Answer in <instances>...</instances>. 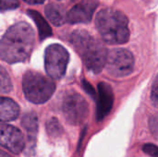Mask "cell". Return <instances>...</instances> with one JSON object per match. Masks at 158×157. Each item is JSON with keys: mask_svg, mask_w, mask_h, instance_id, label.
<instances>
[{"mask_svg": "<svg viewBox=\"0 0 158 157\" xmlns=\"http://www.w3.org/2000/svg\"><path fill=\"white\" fill-rule=\"evenodd\" d=\"M35 34L26 22L12 25L0 40V57L8 64L23 62L31 56Z\"/></svg>", "mask_w": 158, "mask_h": 157, "instance_id": "6da1fadb", "label": "cell"}, {"mask_svg": "<svg viewBox=\"0 0 158 157\" xmlns=\"http://www.w3.org/2000/svg\"><path fill=\"white\" fill-rule=\"evenodd\" d=\"M70 43L89 71L95 74L102 71L106 64L107 50L99 40L86 31L78 30L71 33Z\"/></svg>", "mask_w": 158, "mask_h": 157, "instance_id": "7a4b0ae2", "label": "cell"}, {"mask_svg": "<svg viewBox=\"0 0 158 157\" xmlns=\"http://www.w3.org/2000/svg\"><path fill=\"white\" fill-rule=\"evenodd\" d=\"M95 26L105 42L111 44H122L130 39L129 20L120 11L105 8L95 18Z\"/></svg>", "mask_w": 158, "mask_h": 157, "instance_id": "3957f363", "label": "cell"}, {"mask_svg": "<svg viewBox=\"0 0 158 157\" xmlns=\"http://www.w3.org/2000/svg\"><path fill=\"white\" fill-rule=\"evenodd\" d=\"M22 88L27 100L33 104H44L53 95L56 84L47 77L29 70L23 76Z\"/></svg>", "mask_w": 158, "mask_h": 157, "instance_id": "277c9868", "label": "cell"}, {"mask_svg": "<svg viewBox=\"0 0 158 157\" xmlns=\"http://www.w3.org/2000/svg\"><path fill=\"white\" fill-rule=\"evenodd\" d=\"M69 55L60 44L49 45L44 53V68L47 75L53 80H60L66 73Z\"/></svg>", "mask_w": 158, "mask_h": 157, "instance_id": "5b68a950", "label": "cell"}, {"mask_svg": "<svg viewBox=\"0 0 158 157\" xmlns=\"http://www.w3.org/2000/svg\"><path fill=\"white\" fill-rule=\"evenodd\" d=\"M62 112L66 120L71 125L83 123L89 114L87 101L78 93H69L62 103Z\"/></svg>", "mask_w": 158, "mask_h": 157, "instance_id": "8992f818", "label": "cell"}, {"mask_svg": "<svg viewBox=\"0 0 158 157\" xmlns=\"http://www.w3.org/2000/svg\"><path fill=\"white\" fill-rule=\"evenodd\" d=\"M105 66L111 76L125 77L133 71L134 57L127 49L115 48L107 53Z\"/></svg>", "mask_w": 158, "mask_h": 157, "instance_id": "52a82bcc", "label": "cell"}, {"mask_svg": "<svg viewBox=\"0 0 158 157\" xmlns=\"http://www.w3.org/2000/svg\"><path fill=\"white\" fill-rule=\"evenodd\" d=\"M0 145L13 154H20L25 148V139L17 128L0 123Z\"/></svg>", "mask_w": 158, "mask_h": 157, "instance_id": "ba28073f", "label": "cell"}, {"mask_svg": "<svg viewBox=\"0 0 158 157\" xmlns=\"http://www.w3.org/2000/svg\"><path fill=\"white\" fill-rule=\"evenodd\" d=\"M97 6L96 0H83L69 11L66 15V21L70 24L89 23Z\"/></svg>", "mask_w": 158, "mask_h": 157, "instance_id": "9c48e42d", "label": "cell"}, {"mask_svg": "<svg viewBox=\"0 0 158 157\" xmlns=\"http://www.w3.org/2000/svg\"><path fill=\"white\" fill-rule=\"evenodd\" d=\"M114 103V94L109 84L102 81L98 84V100L96 109V119L102 121L111 111Z\"/></svg>", "mask_w": 158, "mask_h": 157, "instance_id": "30bf717a", "label": "cell"}, {"mask_svg": "<svg viewBox=\"0 0 158 157\" xmlns=\"http://www.w3.org/2000/svg\"><path fill=\"white\" fill-rule=\"evenodd\" d=\"M19 114V105L10 98L0 96V122L15 120Z\"/></svg>", "mask_w": 158, "mask_h": 157, "instance_id": "8fae6325", "label": "cell"}, {"mask_svg": "<svg viewBox=\"0 0 158 157\" xmlns=\"http://www.w3.org/2000/svg\"><path fill=\"white\" fill-rule=\"evenodd\" d=\"M21 126L26 130L28 135V141L30 144V150L33 151L32 147H35L36 135L38 132V118L34 113H27L21 119Z\"/></svg>", "mask_w": 158, "mask_h": 157, "instance_id": "7c38bea8", "label": "cell"}, {"mask_svg": "<svg viewBox=\"0 0 158 157\" xmlns=\"http://www.w3.org/2000/svg\"><path fill=\"white\" fill-rule=\"evenodd\" d=\"M44 12L49 21L55 26H61L66 22V14L64 8L57 4H48Z\"/></svg>", "mask_w": 158, "mask_h": 157, "instance_id": "4fadbf2b", "label": "cell"}, {"mask_svg": "<svg viewBox=\"0 0 158 157\" xmlns=\"http://www.w3.org/2000/svg\"><path fill=\"white\" fill-rule=\"evenodd\" d=\"M27 13L34 20V22L36 24V27L39 31L40 40L43 41V40L52 36L53 32H52L51 27L49 26L47 21L44 19V17L40 13H38L35 10H28Z\"/></svg>", "mask_w": 158, "mask_h": 157, "instance_id": "5bb4252c", "label": "cell"}, {"mask_svg": "<svg viewBox=\"0 0 158 157\" xmlns=\"http://www.w3.org/2000/svg\"><path fill=\"white\" fill-rule=\"evenodd\" d=\"M12 88L13 86L8 72L4 67L0 66V93H8Z\"/></svg>", "mask_w": 158, "mask_h": 157, "instance_id": "9a60e30c", "label": "cell"}, {"mask_svg": "<svg viewBox=\"0 0 158 157\" xmlns=\"http://www.w3.org/2000/svg\"><path fill=\"white\" fill-rule=\"evenodd\" d=\"M46 131L51 137H58L63 133V128L56 118H52L46 122Z\"/></svg>", "mask_w": 158, "mask_h": 157, "instance_id": "2e32d148", "label": "cell"}, {"mask_svg": "<svg viewBox=\"0 0 158 157\" xmlns=\"http://www.w3.org/2000/svg\"><path fill=\"white\" fill-rule=\"evenodd\" d=\"M19 6V0H0V11L16 9Z\"/></svg>", "mask_w": 158, "mask_h": 157, "instance_id": "e0dca14e", "label": "cell"}, {"mask_svg": "<svg viewBox=\"0 0 158 157\" xmlns=\"http://www.w3.org/2000/svg\"><path fill=\"white\" fill-rule=\"evenodd\" d=\"M143 151L151 157H157V146L153 143H146L143 146Z\"/></svg>", "mask_w": 158, "mask_h": 157, "instance_id": "ac0fdd59", "label": "cell"}, {"mask_svg": "<svg viewBox=\"0 0 158 157\" xmlns=\"http://www.w3.org/2000/svg\"><path fill=\"white\" fill-rule=\"evenodd\" d=\"M157 78H156L153 87H152V91H151V99L153 101V104L155 106H157V99H158V87H157Z\"/></svg>", "mask_w": 158, "mask_h": 157, "instance_id": "d6986e66", "label": "cell"}, {"mask_svg": "<svg viewBox=\"0 0 158 157\" xmlns=\"http://www.w3.org/2000/svg\"><path fill=\"white\" fill-rule=\"evenodd\" d=\"M149 126H150V130L153 132V134L155 135V137H157V117H156V115L151 117L150 121H149Z\"/></svg>", "mask_w": 158, "mask_h": 157, "instance_id": "ffe728a7", "label": "cell"}, {"mask_svg": "<svg viewBox=\"0 0 158 157\" xmlns=\"http://www.w3.org/2000/svg\"><path fill=\"white\" fill-rule=\"evenodd\" d=\"M82 86H83V88H84V90L87 92V93L89 94V95H91L92 97H95V91L94 90V88L88 83V81H86L85 80H83L82 81Z\"/></svg>", "mask_w": 158, "mask_h": 157, "instance_id": "44dd1931", "label": "cell"}, {"mask_svg": "<svg viewBox=\"0 0 158 157\" xmlns=\"http://www.w3.org/2000/svg\"><path fill=\"white\" fill-rule=\"evenodd\" d=\"M26 3L30 4V5H39V4H43L44 2V0H23Z\"/></svg>", "mask_w": 158, "mask_h": 157, "instance_id": "7402d4cb", "label": "cell"}, {"mask_svg": "<svg viewBox=\"0 0 158 157\" xmlns=\"http://www.w3.org/2000/svg\"><path fill=\"white\" fill-rule=\"evenodd\" d=\"M0 157H11L9 155H7L6 153H5V152H3V151H1L0 150Z\"/></svg>", "mask_w": 158, "mask_h": 157, "instance_id": "603a6c76", "label": "cell"}]
</instances>
